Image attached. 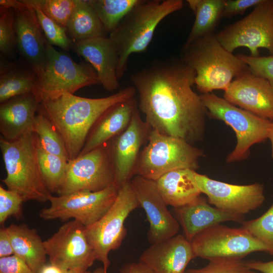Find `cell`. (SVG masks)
Here are the masks:
<instances>
[{
	"label": "cell",
	"instance_id": "cell-1",
	"mask_svg": "<svg viewBox=\"0 0 273 273\" xmlns=\"http://www.w3.org/2000/svg\"><path fill=\"white\" fill-rule=\"evenodd\" d=\"M195 72L181 59L155 61L131 74L138 107L152 129L193 145L202 140L208 115L195 93Z\"/></svg>",
	"mask_w": 273,
	"mask_h": 273
},
{
	"label": "cell",
	"instance_id": "cell-2",
	"mask_svg": "<svg viewBox=\"0 0 273 273\" xmlns=\"http://www.w3.org/2000/svg\"><path fill=\"white\" fill-rule=\"evenodd\" d=\"M134 86H128L109 96L87 98L61 93L40 99L37 113L48 118L62 136L70 160L81 151L88 134L108 108L134 97Z\"/></svg>",
	"mask_w": 273,
	"mask_h": 273
},
{
	"label": "cell",
	"instance_id": "cell-3",
	"mask_svg": "<svg viewBox=\"0 0 273 273\" xmlns=\"http://www.w3.org/2000/svg\"><path fill=\"white\" fill-rule=\"evenodd\" d=\"M182 0H140L109 35L119 57L117 76L126 71L133 53L144 52L159 24L170 14L182 9Z\"/></svg>",
	"mask_w": 273,
	"mask_h": 273
},
{
	"label": "cell",
	"instance_id": "cell-4",
	"mask_svg": "<svg viewBox=\"0 0 273 273\" xmlns=\"http://www.w3.org/2000/svg\"><path fill=\"white\" fill-rule=\"evenodd\" d=\"M180 59L195 72V84L202 94L225 91L236 77L249 68L225 49L214 34L185 43Z\"/></svg>",
	"mask_w": 273,
	"mask_h": 273
},
{
	"label": "cell",
	"instance_id": "cell-5",
	"mask_svg": "<svg viewBox=\"0 0 273 273\" xmlns=\"http://www.w3.org/2000/svg\"><path fill=\"white\" fill-rule=\"evenodd\" d=\"M0 149L7 171L1 181L24 202L44 203L51 195L43 180L38 161L37 139L32 131L12 141L0 137Z\"/></svg>",
	"mask_w": 273,
	"mask_h": 273
},
{
	"label": "cell",
	"instance_id": "cell-6",
	"mask_svg": "<svg viewBox=\"0 0 273 273\" xmlns=\"http://www.w3.org/2000/svg\"><path fill=\"white\" fill-rule=\"evenodd\" d=\"M203 151L183 139L152 129L138 159L134 175L157 180L166 173L182 169L197 170Z\"/></svg>",
	"mask_w": 273,
	"mask_h": 273
},
{
	"label": "cell",
	"instance_id": "cell-7",
	"mask_svg": "<svg viewBox=\"0 0 273 273\" xmlns=\"http://www.w3.org/2000/svg\"><path fill=\"white\" fill-rule=\"evenodd\" d=\"M200 97L208 115L223 121L236 133L237 144L228 155L226 162L246 159L252 146L268 139L272 121L238 107L213 93L201 94Z\"/></svg>",
	"mask_w": 273,
	"mask_h": 273
},
{
	"label": "cell",
	"instance_id": "cell-8",
	"mask_svg": "<svg viewBox=\"0 0 273 273\" xmlns=\"http://www.w3.org/2000/svg\"><path fill=\"white\" fill-rule=\"evenodd\" d=\"M140 206L130 181L120 188L111 207L99 220L85 227L87 240L94 250L96 260L107 271L110 261L108 255L117 249L126 235L125 220Z\"/></svg>",
	"mask_w": 273,
	"mask_h": 273
},
{
	"label": "cell",
	"instance_id": "cell-9",
	"mask_svg": "<svg viewBox=\"0 0 273 273\" xmlns=\"http://www.w3.org/2000/svg\"><path fill=\"white\" fill-rule=\"evenodd\" d=\"M38 84L40 99L61 93L74 94L81 88L100 84V82L89 64L75 62L47 40L45 64L38 76Z\"/></svg>",
	"mask_w": 273,
	"mask_h": 273
},
{
	"label": "cell",
	"instance_id": "cell-10",
	"mask_svg": "<svg viewBox=\"0 0 273 273\" xmlns=\"http://www.w3.org/2000/svg\"><path fill=\"white\" fill-rule=\"evenodd\" d=\"M215 36L230 53L245 47L256 57L259 56V49L265 48L273 55V0H263L249 15Z\"/></svg>",
	"mask_w": 273,
	"mask_h": 273
},
{
	"label": "cell",
	"instance_id": "cell-11",
	"mask_svg": "<svg viewBox=\"0 0 273 273\" xmlns=\"http://www.w3.org/2000/svg\"><path fill=\"white\" fill-rule=\"evenodd\" d=\"M119 189L112 185L104 190L78 191L49 198L51 206L42 209L40 217L44 220L74 218L87 227L99 220L114 204Z\"/></svg>",
	"mask_w": 273,
	"mask_h": 273
},
{
	"label": "cell",
	"instance_id": "cell-12",
	"mask_svg": "<svg viewBox=\"0 0 273 273\" xmlns=\"http://www.w3.org/2000/svg\"><path fill=\"white\" fill-rule=\"evenodd\" d=\"M196 257L242 259L258 251L273 255V249L261 242L242 227L231 228L219 224L196 236L191 241Z\"/></svg>",
	"mask_w": 273,
	"mask_h": 273
},
{
	"label": "cell",
	"instance_id": "cell-13",
	"mask_svg": "<svg viewBox=\"0 0 273 273\" xmlns=\"http://www.w3.org/2000/svg\"><path fill=\"white\" fill-rule=\"evenodd\" d=\"M115 184L108 142L68 161L64 183L58 195L99 191Z\"/></svg>",
	"mask_w": 273,
	"mask_h": 273
},
{
	"label": "cell",
	"instance_id": "cell-14",
	"mask_svg": "<svg viewBox=\"0 0 273 273\" xmlns=\"http://www.w3.org/2000/svg\"><path fill=\"white\" fill-rule=\"evenodd\" d=\"M85 229L74 219L64 223L43 241L50 263L64 269L87 270L96 258Z\"/></svg>",
	"mask_w": 273,
	"mask_h": 273
},
{
	"label": "cell",
	"instance_id": "cell-15",
	"mask_svg": "<svg viewBox=\"0 0 273 273\" xmlns=\"http://www.w3.org/2000/svg\"><path fill=\"white\" fill-rule=\"evenodd\" d=\"M195 177L199 190L207 196L208 203L228 214L244 216L260 207L265 199L263 185L258 183L231 184L197 172Z\"/></svg>",
	"mask_w": 273,
	"mask_h": 273
},
{
	"label": "cell",
	"instance_id": "cell-16",
	"mask_svg": "<svg viewBox=\"0 0 273 273\" xmlns=\"http://www.w3.org/2000/svg\"><path fill=\"white\" fill-rule=\"evenodd\" d=\"M151 130L142 119L137 108L128 127L108 142L115 184L118 189L129 183L134 176L141 148L147 142Z\"/></svg>",
	"mask_w": 273,
	"mask_h": 273
},
{
	"label": "cell",
	"instance_id": "cell-17",
	"mask_svg": "<svg viewBox=\"0 0 273 273\" xmlns=\"http://www.w3.org/2000/svg\"><path fill=\"white\" fill-rule=\"evenodd\" d=\"M0 4L14 10L17 49L38 77L45 64L47 39L34 9L21 1L1 0Z\"/></svg>",
	"mask_w": 273,
	"mask_h": 273
},
{
	"label": "cell",
	"instance_id": "cell-18",
	"mask_svg": "<svg viewBox=\"0 0 273 273\" xmlns=\"http://www.w3.org/2000/svg\"><path fill=\"white\" fill-rule=\"evenodd\" d=\"M130 183L149 222V242L159 243L178 234L179 223L168 210L156 181L134 175Z\"/></svg>",
	"mask_w": 273,
	"mask_h": 273
},
{
	"label": "cell",
	"instance_id": "cell-19",
	"mask_svg": "<svg viewBox=\"0 0 273 273\" xmlns=\"http://www.w3.org/2000/svg\"><path fill=\"white\" fill-rule=\"evenodd\" d=\"M223 97L233 105L273 121V86L249 68L233 79Z\"/></svg>",
	"mask_w": 273,
	"mask_h": 273
},
{
	"label": "cell",
	"instance_id": "cell-20",
	"mask_svg": "<svg viewBox=\"0 0 273 273\" xmlns=\"http://www.w3.org/2000/svg\"><path fill=\"white\" fill-rule=\"evenodd\" d=\"M196 258L191 242L184 235L177 234L152 244L140 257L153 273H185L186 267Z\"/></svg>",
	"mask_w": 273,
	"mask_h": 273
},
{
	"label": "cell",
	"instance_id": "cell-21",
	"mask_svg": "<svg viewBox=\"0 0 273 273\" xmlns=\"http://www.w3.org/2000/svg\"><path fill=\"white\" fill-rule=\"evenodd\" d=\"M71 46L74 52L83 57L96 71L100 84L109 92L119 87L117 69L119 57L109 37H99L74 42Z\"/></svg>",
	"mask_w": 273,
	"mask_h": 273
},
{
	"label": "cell",
	"instance_id": "cell-22",
	"mask_svg": "<svg viewBox=\"0 0 273 273\" xmlns=\"http://www.w3.org/2000/svg\"><path fill=\"white\" fill-rule=\"evenodd\" d=\"M137 108L138 102L132 97L116 103L106 110L89 131L79 155L103 145L123 132L129 125Z\"/></svg>",
	"mask_w": 273,
	"mask_h": 273
},
{
	"label": "cell",
	"instance_id": "cell-23",
	"mask_svg": "<svg viewBox=\"0 0 273 273\" xmlns=\"http://www.w3.org/2000/svg\"><path fill=\"white\" fill-rule=\"evenodd\" d=\"M40 99L35 94L12 98L1 104L0 132L5 139L15 141L32 131Z\"/></svg>",
	"mask_w": 273,
	"mask_h": 273
},
{
	"label": "cell",
	"instance_id": "cell-24",
	"mask_svg": "<svg viewBox=\"0 0 273 273\" xmlns=\"http://www.w3.org/2000/svg\"><path fill=\"white\" fill-rule=\"evenodd\" d=\"M174 212L184 236L191 242L198 234L215 225L229 221H244V216L225 213L211 206L201 196L189 204L175 208Z\"/></svg>",
	"mask_w": 273,
	"mask_h": 273
},
{
	"label": "cell",
	"instance_id": "cell-25",
	"mask_svg": "<svg viewBox=\"0 0 273 273\" xmlns=\"http://www.w3.org/2000/svg\"><path fill=\"white\" fill-rule=\"evenodd\" d=\"M196 172L191 169L175 170L156 180L158 189L167 205L177 208L201 196L195 177Z\"/></svg>",
	"mask_w": 273,
	"mask_h": 273
},
{
	"label": "cell",
	"instance_id": "cell-26",
	"mask_svg": "<svg viewBox=\"0 0 273 273\" xmlns=\"http://www.w3.org/2000/svg\"><path fill=\"white\" fill-rule=\"evenodd\" d=\"M14 254L38 273L46 263V252L41 238L34 229L25 224H12L6 228Z\"/></svg>",
	"mask_w": 273,
	"mask_h": 273
},
{
	"label": "cell",
	"instance_id": "cell-27",
	"mask_svg": "<svg viewBox=\"0 0 273 273\" xmlns=\"http://www.w3.org/2000/svg\"><path fill=\"white\" fill-rule=\"evenodd\" d=\"M38 76L31 68H22L14 63L1 62V104L22 95L35 94L38 96Z\"/></svg>",
	"mask_w": 273,
	"mask_h": 273
},
{
	"label": "cell",
	"instance_id": "cell-28",
	"mask_svg": "<svg viewBox=\"0 0 273 273\" xmlns=\"http://www.w3.org/2000/svg\"><path fill=\"white\" fill-rule=\"evenodd\" d=\"M73 42L106 36L107 33L89 1L80 0L66 26Z\"/></svg>",
	"mask_w": 273,
	"mask_h": 273
},
{
	"label": "cell",
	"instance_id": "cell-29",
	"mask_svg": "<svg viewBox=\"0 0 273 273\" xmlns=\"http://www.w3.org/2000/svg\"><path fill=\"white\" fill-rule=\"evenodd\" d=\"M195 20L185 43L213 34L222 17L224 0H188Z\"/></svg>",
	"mask_w": 273,
	"mask_h": 273
},
{
	"label": "cell",
	"instance_id": "cell-30",
	"mask_svg": "<svg viewBox=\"0 0 273 273\" xmlns=\"http://www.w3.org/2000/svg\"><path fill=\"white\" fill-rule=\"evenodd\" d=\"M140 0H89L106 33L113 32Z\"/></svg>",
	"mask_w": 273,
	"mask_h": 273
},
{
	"label": "cell",
	"instance_id": "cell-31",
	"mask_svg": "<svg viewBox=\"0 0 273 273\" xmlns=\"http://www.w3.org/2000/svg\"><path fill=\"white\" fill-rule=\"evenodd\" d=\"M32 131L36 135L38 146L43 151L69 160L62 136L48 118L37 113L34 120Z\"/></svg>",
	"mask_w": 273,
	"mask_h": 273
},
{
	"label": "cell",
	"instance_id": "cell-32",
	"mask_svg": "<svg viewBox=\"0 0 273 273\" xmlns=\"http://www.w3.org/2000/svg\"><path fill=\"white\" fill-rule=\"evenodd\" d=\"M38 146V157L41 173L49 192L58 194L65 178L68 160L48 153Z\"/></svg>",
	"mask_w": 273,
	"mask_h": 273
},
{
	"label": "cell",
	"instance_id": "cell-33",
	"mask_svg": "<svg viewBox=\"0 0 273 273\" xmlns=\"http://www.w3.org/2000/svg\"><path fill=\"white\" fill-rule=\"evenodd\" d=\"M39 8L47 16L66 28L69 19L80 0H21Z\"/></svg>",
	"mask_w": 273,
	"mask_h": 273
},
{
	"label": "cell",
	"instance_id": "cell-34",
	"mask_svg": "<svg viewBox=\"0 0 273 273\" xmlns=\"http://www.w3.org/2000/svg\"><path fill=\"white\" fill-rule=\"evenodd\" d=\"M33 8L47 40L52 46H56L69 51L72 40L68 35L66 28L47 16L39 8Z\"/></svg>",
	"mask_w": 273,
	"mask_h": 273
},
{
	"label": "cell",
	"instance_id": "cell-35",
	"mask_svg": "<svg viewBox=\"0 0 273 273\" xmlns=\"http://www.w3.org/2000/svg\"><path fill=\"white\" fill-rule=\"evenodd\" d=\"M17 49L14 28V12L11 8L0 7V51L6 57H11Z\"/></svg>",
	"mask_w": 273,
	"mask_h": 273
},
{
	"label": "cell",
	"instance_id": "cell-36",
	"mask_svg": "<svg viewBox=\"0 0 273 273\" xmlns=\"http://www.w3.org/2000/svg\"><path fill=\"white\" fill-rule=\"evenodd\" d=\"M242 224L250 234L273 249V203L261 216Z\"/></svg>",
	"mask_w": 273,
	"mask_h": 273
},
{
	"label": "cell",
	"instance_id": "cell-37",
	"mask_svg": "<svg viewBox=\"0 0 273 273\" xmlns=\"http://www.w3.org/2000/svg\"><path fill=\"white\" fill-rule=\"evenodd\" d=\"M208 261L203 267L187 270L188 273H258L248 268L242 259L221 257Z\"/></svg>",
	"mask_w": 273,
	"mask_h": 273
},
{
	"label": "cell",
	"instance_id": "cell-38",
	"mask_svg": "<svg viewBox=\"0 0 273 273\" xmlns=\"http://www.w3.org/2000/svg\"><path fill=\"white\" fill-rule=\"evenodd\" d=\"M24 200L17 193L0 186V223L3 224L9 217L19 218L22 214Z\"/></svg>",
	"mask_w": 273,
	"mask_h": 273
},
{
	"label": "cell",
	"instance_id": "cell-39",
	"mask_svg": "<svg viewBox=\"0 0 273 273\" xmlns=\"http://www.w3.org/2000/svg\"><path fill=\"white\" fill-rule=\"evenodd\" d=\"M237 56L249 67L253 73L266 79L273 86V55L254 57L239 54Z\"/></svg>",
	"mask_w": 273,
	"mask_h": 273
},
{
	"label": "cell",
	"instance_id": "cell-40",
	"mask_svg": "<svg viewBox=\"0 0 273 273\" xmlns=\"http://www.w3.org/2000/svg\"><path fill=\"white\" fill-rule=\"evenodd\" d=\"M263 0H224L222 17L231 18L243 14L248 8L255 7Z\"/></svg>",
	"mask_w": 273,
	"mask_h": 273
},
{
	"label": "cell",
	"instance_id": "cell-41",
	"mask_svg": "<svg viewBox=\"0 0 273 273\" xmlns=\"http://www.w3.org/2000/svg\"><path fill=\"white\" fill-rule=\"evenodd\" d=\"M0 273H34L21 258L14 254L0 258Z\"/></svg>",
	"mask_w": 273,
	"mask_h": 273
},
{
	"label": "cell",
	"instance_id": "cell-42",
	"mask_svg": "<svg viewBox=\"0 0 273 273\" xmlns=\"http://www.w3.org/2000/svg\"><path fill=\"white\" fill-rule=\"evenodd\" d=\"M14 254V250L7 228L3 226L0 230V258Z\"/></svg>",
	"mask_w": 273,
	"mask_h": 273
},
{
	"label": "cell",
	"instance_id": "cell-43",
	"mask_svg": "<svg viewBox=\"0 0 273 273\" xmlns=\"http://www.w3.org/2000/svg\"><path fill=\"white\" fill-rule=\"evenodd\" d=\"M120 273H153L144 263L130 262L125 264L120 269Z\"/></svg>",
	"mask_w": 273,
	"mask_h": 273
},
{
	"label": "cell",
	"instance_id": "cell-44",
	"mask_svg": "<svg viewBox=\"0 0 273 273\" xmlns=\"http://www.w3.org/2000/svg\"><path fill=\"white\" fill-rule=\"evenodd\" d=\"M248 268L261 273H273V260L267 262L252 260L246 262Z\"/></svg>",
	"mask_w": 273,
	"mask_h": 273
},
{
	"label": "cell",
	"instance_id": "cell-45",
	"mask_svg": "<svg viewBox=\"0 0 273 273\" xmlns=\"http://www.w3.org/2000/svg\"><path fill=\"white\" fill-rule=\"evenodd\" d=\"M38 273H91V272L88 270L64 269L49 263H46Z\"/></svg>",
	"mask_w": 273,
	"mask_h": 273
},
{
	"label": "cell",
	"instance_id": "cell-46",
	"mask_svg": "<svg viewBox=\"0 0 273 273\" xmlns=\"http://www.w3.org/2000/svg\"><path fill=\"white\" fill-rule=\"evenodd\" d=\"M268 139H269L270 141V143H271V158L273 159V124L272 126L271 131L270 132Z\"/></svg>",
	"mask_w": 273,
	"mask_h": 273
},
{
	"label": "cell",
	"instance_id": "cell-47",
	"mask_svg": "<svg viewBox=\"0 0 273 273\" xmlns=\"http://www.w3.org/2000/svg\"><path fill=\"white\" fill-rule=\"evenodd\" d=\"M91 273H107V271H106L103 266L97 268Z\"/></svg>",
	"mask_w": 273,
	"mask_h": 273
},
{
	"label": "cell",
	"instance_id": "cell-48",
	"mask_svg": "<svg viewBox=\"0 0 273 273\" xmlns=\"http://www.w3.org/2000/svg\"><path fill=\"white\" fill-rule=\"evenodd\" d=\"M185 273H188L187 271L186 270V272Z\"/></svg>",
	"mask_w": 273,
	"mask_h": 273
}]
</instances>
